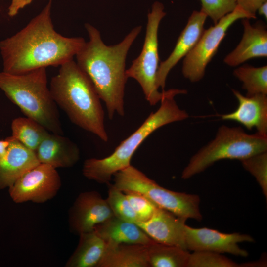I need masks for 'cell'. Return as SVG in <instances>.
<instances>
[{"label": "cell", "mask_w": 267, "mask_h": 267, "mask_svg": "<svg viewBox=\"0 0 267 267\" xmlns=\"http://www.w3.org/2000/svg\"><path fill=\"white\" fill-rule=\"evenodd\" d=\"M267 150V135L257 132L248 134L241 127L222 125L215 138L191 157L181 178L188 179L220 160L241 161Z\"/></svg>", "instance_id": "8992f818"}, {"label": "cell", "mask_w": 267, "mask_h": 267, "mask_svg": "<svg viewBox=\"0 0 267 267\" xmlns=\"http://www.w3.org/2000/svg\"><path fill=\"white\" fill-rule=\"evenodd\" d=\"M97 267H150L148 245L107 243Z\"/></svg>", "instance_id": "ffe728a7"}, {"label": "cell", "mask_w": 267, "mask_h": 267, "mask_svg": "<svg viewBox=\"0 0 267 267\" xmlns=\"http://www.w3.org/2000/svg\"><path fill=\"white\" fill-rule=\"evenodd\" d=\"M185 241L187 250L227 253L246 257L248 252L241 248L238 244L253 242L254 240L248 234L225 233L207 227L193 228L186 225Z\"/></svg>", "instance_id": "8fae6325"}, {"label": "cell", "mask_w": 267, "mask_h": 267, "mask_svg": "<svg viewBox=\"0 0 267 267\" xmlns=\"http://www.w3.org/2000/svg\"><path fill=\"white\" fill-rule=\"evenodd\" d=\"M201 11L209 17L214 24L233 11L237 6L235 0H200Z\"/></svg>", "instance_id": "83f0119b"}, {"label": "cell", "mask_w": 267, "mask_h": 267, "mask_svg": "<svg viewBox=\"0 0 267 267\" xmlns=\"http://www.w3.org/2000/svg\"><path fill=\"white\" fill-rule=\"evenodd\" d=\"M52 0L22 30L0 42L3 71L22 74L73 59L86 41L56 32L51 18Z\"/></svg>", "instance_id": "6da1fadb"}, {"label": "cell", "mask_w": 267, "mask_h": 267, "mask_svg": "<svg viewBox=\"0 0 267 267\" xmlns=\"http://www.w3.org/2000/svg\"><path fill=\"white\" fill-rule=\"evenodd\" d=\"M257 12L267 19V1L263 3L258 8Z\"/></svg>", "instance_id": "d6a6232c"}, {"label": "cell", "mask_w": 267, "mask_h": 267, "mask_svg": "<svg viewBox=\"0 0 267 267\" xmlns=\"http://www.w3.org/2000/svg\"><path fill=\"white\" fill-rule=\"evenodd\" d=\"M190 254L180 247L155 241L148 245L150 267H187Z\"/></svg>", "instance_id": "7402d4cb"}, {"label": "cell", "mask_w": 267, "mask_h": 267, "mask_svg": "<svg viewBox=\"0 0 267 267\" xmlns=\"http://www.w3.org/2000/svg\"><path fill=\"white\" fill-rule=\"evenodd\" d=\"M10 141L6 138L5 140H0V158L3 157L7 153Z\"/></svg>", "instance_id": "1f68e13d"}, {"label": "cell", "mask_w": 267, "mask_h": 267, "mask_svg": "<svg viewBox=\"0 0 267 267\" xmlns=\"http://www.w3.org/2000/svg\"><path fill=\"white\" fill-rule=\"evenodd\" d=\"M233 75L242 83L247 96L257 94H267V66L255 67L250 65L238 67Z\"/></svg>", "instance_id": "cb8c5ba5"}, {"label": "cell", "mask_w": 267, "mask_h": 267, "mask_svg": "<svg viewBox=\"0 0 267 267\" xmlns=\"http://www.w3.org/2000/svg\"><path fill=\"white\" fill-rule=\"evenodd\" d=\"M239 264L221 253L211 251H194L190 254L187 267H239Z\"/></svg>", "instance_id": "484cf974"}, {"label": "cell", "mask_w": 267, "mask_h": 267, "mask_svg": "<svg viewBox=\"0 0 267 267\" xmlns=\"http://www.w3.org/2000/svg\"><path fill=\"white\" fill-rule=\"evenodd\" d=\"M106 199L95 191L80 193L69 213L71 229L79 234L91 231L98 224L114 216Z\"/></svg>", "instance_id": "7c38bea8"}, {"label": "cell", "mask_w": 267, "mask_h": 267, "mask_svg": "<svg viewBox=\"0 0 267 267\" xmlns=\"http://www.w3.org/2000/svg\"><path fill=\"white\" fill-rule=\"evenodd\" d=\"M61 186V178L56 169L40 163L9 187V193L17 203L27 201L41 203L53 198Z\"/></svg>", "instance_id": "30bf717a"}, {"label": "cell", "mask_w": 267, "mask_h": 267, "mask_svg": "<svg viewBox=\"0 0 267 267\" xmlns=\"http://www.w3.org/2000/svg\"><path fill=\"white\" fill-rule=\"evenodd\" d=\"M166 15L164 5L155 1L147 15V23L144 42L139 55L126 70L127 78L135 80L140 85L145 99L151 106L160 102L164 91L160 92L156 85L157 73L159 66L158 33L160 23Z\"/></svg>", "instance_id": "ba28073f"}, {"label": "cell", "mask_w": 267, "mask_h": 267, "mask_svg": "<svg viewBox=\"0 0 267 267\" xmlns=\"http://www.w3.org/2000/svg\"><path fill=\"white\" fill-rule=\"evenodd\" d=\"M33 0H11L8 9V14L11 17L15 16L19 11L31 3Z\"/></svg>", "instance_id": "4dcf8cb0"}, {"label": "cell", "mask_w": 267, "mask_h": 267, "mask_svg": "<svg viewBox=\"0 0 267 267\" xmlns=\"http://www.w3.org/2000/svg\"><path fill=\"white\" fill-rule=\"evenodd\" d=\"M0 89L27 117L51 133L63 135L57 106L47 86L46 68L18 74L3 71Z\"/></svg>", "instance_id": "5b68a950"}, {"label": "cell", "mask_w": 267, "mask_h": 267, "mask_svg": "<svg viewBox=\"0 0 267 267\" xmlns=\"http://www.w3.org/2000/svg\"><path fill=\"white\" fill-rule=\"evenodd\" d=\"M256 19L239 6L222 18L216 24L203 31L192 50L184 57L182 73L191 82L200 81L206 68L218 51L229 27L240 19Z\"/></svg>", "instance_id": "9c48e42d"}, {"label": "cell", "mask_w": 267, "mask_h": 267, "mask_svg": "<svg viewBox=\"0 0 267 267\" xmlns=\"http://www.w3.org/2000/svg\"><path fill=\"white\" fill-rule=\"evenodd\" d=\"M207 17L201 10L192 12L173 50L159 65L156 77V85L158 88H161L164 90L166 79L170 71L194 47L204 30V25Z\"/></svg>", "instance_id": "5bb4252c"}, {"label": "cell", "mask_w": 267, "mask_h": 267, "mask_svg": "<svg viewBox=\"0 0 267 267\" xmlns=\"http://www.w3.org/2000/svg\"><path fill=\"white\" fill-rule=\"evenodd\" d=\"M49 89L57 106L70 121L104 142L108 140L101 99L86 74L73 59L60 65Z\"/></svg>", "instance_id": "3957f363"}, {"label": "cell", "mask_w": 267, "mask_h": 267, "mask_svg": "<svg viewBox=\"0 0 267 267\" xmlns=\"http://www.w3.org/2000/svg\"><path fill=\"white\" fill-rule=\"evenodd\" d=\"M11 138L34 152L49 133L41 124L27 117L14 119L11 123Z\"/></svg>", "instance_id": "603a6c76"}, {"label": "cell", "mask_w": 267, "mask_h": 267, "mask_svg": "<svg viewBox=\"0 0 267 267\" xmlns=\"http://www.w3.org/2000/svg\"><path fill=\"white\" fill-rule=\"evenodd\" d=\"M40 163L55 169L73 166L80 158L78 146L62 134L48 133L35 152Z\"/></svg>", "instance_id": "ac0fdd59"}, {"label": "cell", "mask_w": 267, "mask_h": 267, "mask_svg": "<svg viewBox=\"0 0 267 267\" xmlns=\"http://www.w3.org/2000/svg\"><path fill=\"white\" fill-rule=\"evenodd\" d=\"M123 192L125 193L135 212L138 218L137 222L146 221L152 217L157 206L140 193L132 191Z\"/></svg>", "instance_id": "f1b7e54d"}, {"label": "cell", "mask_w": 267, "mask_h": 267, "mask_svg": "<svg viewBox=\"0 0 267 267\" xmlns=\"http://www.w3.org/2000/svg\"><path fill=\"white\" fill-rule=\"evenodd\" d=\"M79 235L77 247L65 267H97L106 249V242L94 230Z\"/></svg>", "instance_id": "44dd1931"}, {"label": "cell", "mask_w": 267, "mask_h": 267, "mask_svg": "<svg viewBox=\"0 0 267 267\" xmlns=\"http://www.w3.org/2000/svg\"><path fill=\"white\" fill-rule=\"evenodd\" d=\"M244 32L235 47L224 58L223 62L230 67L239 66L255 58L267 57V30L262 21L251 25L249 19H242Z\"/></svg>", "instance_id": "9a60e30c"}, {"label": "cell", "mask_w": 267, "mask_h": 267, "mask_svg": "<svg viewBox=\"0 0 267 267\" xmlns=\"http://www.w3.org/2000/svg\"><path fill=\"white\" fill-rule=\"evenodd\" d=\"M185 89L164 90L159 108L152 112L128 137L122 141L109 156L101 159L89 158L84 163L82 172L87 178L109 184L113 175L131 165V159L141 143L152 133L167 124L184 120L189 115L177 105L175 97L186 94Z\"/></svg>", "instance_id": "277c9868"}, {"label": "cell", "mask_w": 267, "mask_h": 267, "mask_svg": "<svg viewBox=\"0 0 267 267\" xmlns=\"http://www.w3.org/2000/svg\"><path fill=\"white\" fill-rule=\"evenodd\" d=\"M232 92L238 101V106L233 112L221 115L224 120L236 121L251 130L267 135V97L266 94H257L244 96L238 90Z\"/></svg>", "instance_id": "2e32d148"}, {"label": "cell", "mask_w": 267, "mask_h": 267, "mask_svg": "<svg viewBox=\"0 0 267 267\" xmlns=\"http://www.w3.org/2000/svg\"><path fill=\"white\" fill-rule=\"evenodd\" d=\"M89 36L75 55L78 66L86 74L106 107L109 119L115 114L123 116L124 91L128 79L126 59L134 42L141 31L136 26L119 43L107 45L98 30L89 23L85 25Z\"/></svg>", "instance_id": "7a4b0ae2"}, {"label": "cell", "mask_w": 267, "mask_h": 267, "mask_svg": "<svg viewBox=\"0 0 267 267\" xmlns=\"http://www.w3.org/2000/svg\"><path fill=\"white\" fill-rule=\"evenodd\" d=\"M108 197L106 200L114 215L122 220L136 222L137 217L132 207L124 192L109 184Z\"/></svg>", "instance_id": "d4e9b609"}, {"label": "cell", "mask_w": 267, "mask_h": 267, "mask_svg": "<svg viewBox=\"0 0 267 267\" xmlns=\"http://www.w3.org/2000/svg\"><path fill=\"white\" fill-rule=\"evenodd\" d=\"M6 155L0 158V189L12 186L27 172L40 164L35 153L11 136Z\"/></svg>", "instance_id": "e0dca14e"}, {"label": "cell", "mask_w": 267, "mask_h": 267, "mask_svg": "<svg viewBox=\"0 0 267 267\" xmlns=\"http://www.w3.org/2000/svg\"><path fill=\"white\" fill-rule=\"evenodd\" d=\"M94 230L108 244L148 245L154 241L135 222L115 216L97 225Z\"/></svg>", "instance_id": "d6986e66"}, {"label": "cell", "mask_w": 267, "mask_h": 267, "mask_svg": "<svg viewBox=\"0 0 267 267\" xmlns=\"http://www.w3.org/2000/svg\"><path fill=\"white\" fill-rule=\"evenodd\" d=\"M186 220L157 207L149 219L135 223L154 241L187 250L185 241Z\"/></svg>", "instance_id": "4fadbf2b"}, {"label": "cell", "mask_w": 267, "mask_h": 267, "mask_svg": "<svg viewBox=\"0 0 267 267\" xmlns=\"http://www.w3.org/2000/svg\"><path fill=\"white\" fill-rule=\"evenodd\" d=\"M113 177V185L122 191L140 193L158 207L178 217L198 221L202 219L199 208L200 198L196 194L165 188L131 165L116 173Z\"/></svg>", "instance_id": "52a82bcc"}, {"label": "cell", "mask_w": 267, "mask_h": 267, "mask_svg": "<svg viewBox=\"0 0 267 267\" xmlns=\"http://www.w3.org/2000/svg\"><path fill=\"white\" fill-rule=\"evenodd\" d=\"M237 5L246 12L256 17L258 7L267 0H235Z\"/></svg>", "instance_id": "f546056e"}, {"label": "cell", "mask_w": 267, "mask_h": 267, "mask_svg": "<svg viewBox=\"0 0 267 267\" xmlns=\"http://www.w3.org/2000/svg\"><path fill=\"white\" fill-rule=\"evenodd\" d=\"M244 168L252 174L267 197V152L251 156L241 161Z\"/></svg>", "instance_id": "4316f807"}]
</instances>
